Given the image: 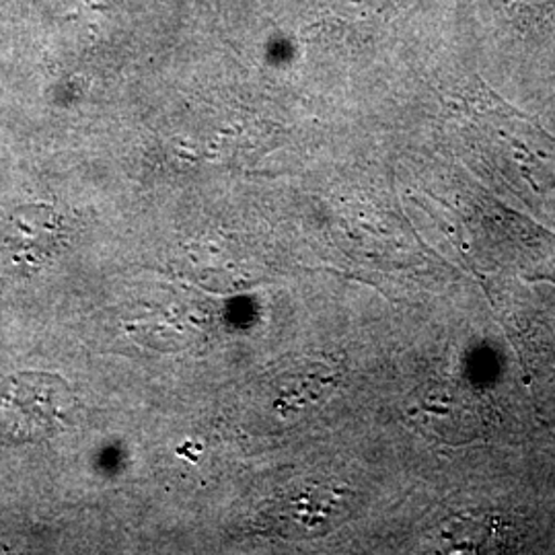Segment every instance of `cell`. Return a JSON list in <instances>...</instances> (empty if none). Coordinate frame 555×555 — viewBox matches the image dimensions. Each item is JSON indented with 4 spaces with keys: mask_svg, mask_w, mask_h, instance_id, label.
Instances as JSON below:
<instances>
[{
    "mask_svg": "<svg viewBox=\"0 0 555 555\" xmlns=\"http://www.w3.org/2000/svg\"><path fill=\"white\" fill-rule=\"evenodd\" d=\"M357 508V494L336 479H298L280 490L261 513L263 525L284 539H319L341 527Z\"/></svg>",
    "mask_w": 555,
    "mask_h": 555,
    "instance_id": "6da1fadb",
    "label": "cell"
},
{
    "mask_svg": "<svg viewBox=\"0 0 555 555\" xmlns=\"http://www.w3.org/2000/svg\"><path fill=\"white\" fill-rule=\"evenodd\" d=\"M0 399L4 412L13 416L15 430L34 440L66 424L73 391L54 375L25 373L7 380Z\"/></svg>",
    "mask_w": 555,
    "mask_h": 555,
    "instance_id": "7a4b0ae2",
    "label": "cell"
},
{
    "mask_svg": "<svg viewBox=\"0 0 555 555\" xmlns=\"http://www.w3.org/2000/svg\"><path fill=\"white\" fill-rule=\"evenodd\" d=\"M64 224L52 206L27 204L17 208L4 231V247L17 268L40 270L59 251Z\"/></svg>",
    "mask_w": 555,
    "mask_h": 555,
    "instance_id": "3957f363",
    "label": "cell"
},
{
    "mask_svg": "<svg viewBox=\"0 0 555 555\" xmlns=\"http://www.w3.org/2000/svg\"><path fill=\"white\" fill-rule=\"evenodd\" d=\"M474 408L465 393L455 387H437L417 399L412 417L417 426L428 430L433 437L444 442H465L469 440L474 426Z\"/></svg>",
    "mask_w": 555,
    "mask_h": 555,
    "instance_id": "277c9868",
    "label": "cell"
},
{
    "mask_svg": "<svg viewBox=\"0 0 555 555\" xmlns=\"http://www.w3.org/2000/svg\"><path fill=\"white\" fill-rule=\"evenodd\" d=\"M339 378L325 362H300L276 380L274 408L282 416L313 410L336 393Z\"/></svg>",
    "mask_w": 555,
    "mask_h": 555,
    "instance_id": "5b68a950",
    "label": "cell"
},
{
    "mask_svg": "<svg viewBox=\"0 0 555 555\" xmlns=\"http://www.w3.org/2000/svg\"><path fill=\"white\" fill-rule=\"evenodd\" d=\"M492 525L486 516L456 515L430 533L428 545L440 554H477L490 545Z\"/></svg>",
    "mask_w": 555,
    "mask_h": 555,
    "instance_id": "8992f818",
    "label": "cell"
},
{
    "mask_svg": "<svg viewBox=\"0 0 555 555\" xmlns=\"http://www.w3.org/2000/svg\"><path fill=\"white\" fill-rule=\"evenodd\" d=\"M516 23L527 31H547L555 25V0H504Z\"/></svg>",
    "mask_w": 555,
    "mask_h": 555,
    "instance_id": "52a82bcc",
    "label": "cell"
},
{
    "mask_svg": "<svg viewBox=\"0 0 555 555\" xmlns=\"http://www.w3.org/2000/svg\"><path fill=\"white\" fill-rule=\"evenodd\" d=\"M327 2L332 11L341 13L346 17H360V20L380 15L397 4V0H327Z\"/></svg>",
    "mask_w": 555,
    "mask_h": 555,
    "instance_id": "ba28073f",
    "label": "cell"
}]
</instances>
